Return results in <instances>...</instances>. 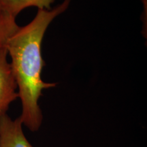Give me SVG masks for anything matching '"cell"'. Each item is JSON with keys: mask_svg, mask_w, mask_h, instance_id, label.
Masks as SVG:
<instances>
[{"mask_svg": "<svg viewBox=\"0 0 147 147\" xmlns=\"http://www.w3.org/2000/svg\"><path fill=\"white\" fill-rule=\"evenodd\" d=\"M71 0H64L51 10H38L29 24L19 27L7 45L11 58L10 66L15 79L22 113L23 125L31 131L39 130L43 115L38 101L44 89L55 87L56 83L44 82L42 71L45 65L42 55V44L46 31L57 16L68 8Z\"/></svg>", "mask_w": 147, "mask_h": 147, "instance_id": "6da1fadb", "label": "cell"}, {"mask_svg": "<svg viewBox=\"0 0 147 147\" xmlns=\"http://www.w3.org/2000/svg\"><path fill=\"white\" fill-rule=\"evenodd\" d=\"M7 56V49L0 51V115L7 113L10 104L18 97L17 85Z\"/></svg>", "mask_w": 147, "mask_h": 147, "instance_id": "7a4b0ae2", "label": "cell"}, {"mask_svg": "<svg viewBox=\"0 0 147 147\" xmlns=\"http://www.w3.org/2000/svg\"><path fill=\"white\" fill-rule=\"evenodd\" d=\"M0 147H34L24 134L20 117L13 120L7 113L0 115Z\"/></svg>", "mask_w": 147, "mask_h": 147, "instance_id": "3957f363", "label": "cell"}, {"mask_svg": "<svg viewBox=\"0 0 147 147\" xmlns=\"http://www.w3.org/2000/svg\"><path fill=\"white\" fill-rule=\"evenodd\" d=\"M18 28L16 17L7 10L0 0V51L7 49L8 40Z\"/></svg>", "mask_w": 147, "mask_h": 147, "instance_id": "277c9868", "label": "cell"}, {"mask_svg": "<svg viewBox=\"0 0 147 147\" xmlns=\"http://www.w3.org/2000/svg\"><path fill=\"white\" fill-rule=\"evenodd\" d=\"M9 12L14 17L25 9L36 7L38 10H49L52 9L55 0H1Z\"/></svg>", "mask_w": 147, "mask_h": 147, "instance_id": "5b68a950", "label": "cell"}]
</instances>
